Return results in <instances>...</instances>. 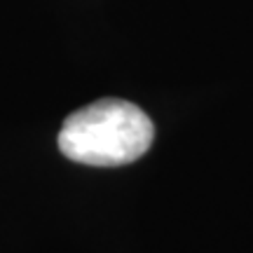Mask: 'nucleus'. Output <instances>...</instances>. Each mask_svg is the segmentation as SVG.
Here are the masks:
<instances>
[{
    "mask_svg": "<svg viewBox=\"0 0 253 253\" xmlns=\"http://www.w3.org/2000/svg\"><path fill=\"white\" fill-rule=\"evenodd\" d=\"M155 126L143 110L122 99H101L75 110L59 131V150L89 167H120L150 148Z\"/></svg>",
    "mask_w": 253,
    "mask_h": 253,
    "instance_id": "obj_1",
    "label": "nucleus"
}]
</instances>
